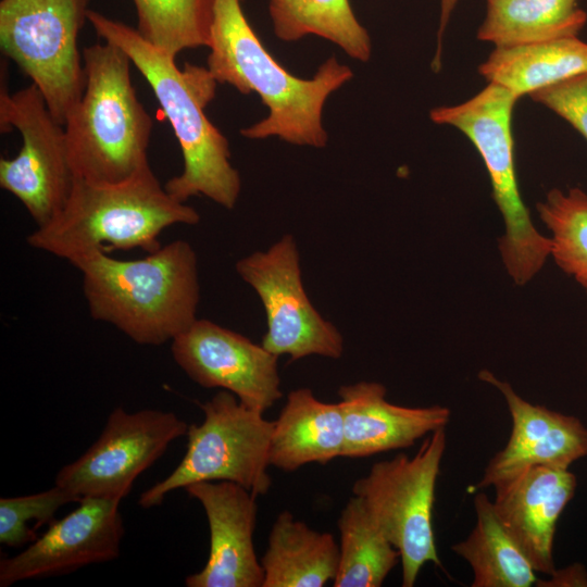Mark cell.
Listing matches in <instances>:
<instances>
[{
    "label": "cell",
    "instance_id": "cell-3",
    "mask_svg": "<svg viewBox=\"0 0 587 587\" xmlns=\"http://www.w3.org/2000/svg\"><path fill=\"white\" fill-rule=\"evenodd\" d=\"M71 264L82 273L90 316L138 345L172 341L197 320L198 259L186 240H174L140 259L95 252Z\"/></svg>",
    "mask_w": 587,
    "mask_h": 587
},
{
    "label": "cell",
    "instance_id": "cell-27",
    "mask_svg": "<svg viewBox=\"0 0 587 587\" xmlns=\"http://www.w3.org/2000/svg\"><path fill=\"white\" fill-rule=\"evenodd\" d=\"M536 209L550 232V257L587 292V193L577 187L566 192L553 188Z\"/></svg>",
    "mask_w": 587,
    "mask_h": 587
},
{
    "label": "cell",
    "instance_id": "cell-30",
    "mask_svg": "<svg viewBox=\"0 0 587 587\" xmlns=\"http://www.w3.org/2000/svg\"><path fill=\"white\" fill-rule=\"evenodd\" d=\"M547 580H538L537 586H587V574L583 565L574 564L565 569L557 570L549 575Z\"/></svg>",
    "mask_w": 587,
    "mask_h": 587
},
{
    "label": "cell",
    "instance_id": "cell-7",
    "mask_svg": "<svg viewBox=\"0 0 587 587\" xmlns=\"http://www.w3.org/2000/svg\"><path fill=\"white\" fill-rule=\"evenodd\" d=\"M204 419L187 430V448L179 464L138 500L145 509L163 503L167 494L199 482H232L254 497L270 490L267 472L274 421L243 405L227 391L201 405Z\"/></svg>",
    "mask_w": 587,
    "mask_h": 587
},
{
    "label": "cell",
    "instance_id": "cell-20",
    "mask_svg": "<svg viewBox=\"0 0 587 587\" xmlns=\"http://www.w3.org/2000/svg\"><path fill=\"white\" fill-rule=\"evenodd\" d=\"M261 565L263 587H322L336 577L339 545L332 534L283 511L273 523Z\"/></svg>",
    "mask_w": 587,
    "mask_h": 587
},
{
    "label": "cell",
    "instance_id": "cell-8",
    "mask_svg": "<svg viewBox=\"0 0 587 587\" xmlns=\"http://www.w3.org/2000/svg\"><path fill=\"white\" fill-rule=\"evenodd\" d=\"M90 0H1L0 47L64 126L86 84L77 39Z\"/></svg>",
    "mask_w": 587,
    "mask_h": 587
},
{
    "label": "cell",
    "instance_id": "cell-24",
    "mask_svg": "<svg viewBox=\"0 0 587 587\" xmlns=\"http://www.w3.org/2000/svg\"><path fill=\"white\" fill-rule=\"evenodd\" d=\"M273 30L283 41L315 35L337 45L350 58L366 62L372 42L349 0H268Z\"/></svg>",
    "mask_w": 587,
    "mask_h": 587
},
{
    "label": "cell",
    "instance_id": "cell-1",
    "mask_svg": "<svg viewBox=\"0 0 587 587\" xmlns=\"http://www.w3.org/2000/svg\"><path fill=\"white\" fill-rule=\"evenodd\" d=\"M88 22L104 41L120 47L148 82L167 117L183 154L184 167L164 188L177 201L204 196L232 210L241 191L239 172L230 163L227 138L205 114L217 82L204 66L185 63L145 40L136 28L89 10Z\"/></svg>",
    "mask_w": 587,
    "mask_h": 587
},
{
    "label": "cell",
    "instance_id": "cell-14",
    "mask_svg": "<svg viewBox=\"0 0 587 587\" xmlns=\"http://www.w3.org/2000/svg\"><path fill=\"white\" fill-rule=\"evenodd\" d=\"M118 500L85 498L21 553L0 560V586L115 560L124 535Z\"/></svg>",
    "mask_w": 587,
    "mask_h": 587
},
{
    "label": "cell",
    "instance_id": "cell-19",
    "mask_svg": "<svg viewBox=\"0 0 587 587\" xmlns=\"http://www.w3.org/2000/svg\"><path fill=\"white\" fill-rule=\"evenodd\" d=\"M344 444L339 402H322L309 388L295 389L274 421L270 464L285 472L309 463L326 464L341 457Z\"/></svg>",
    "mask_w": 587,
    "mask_h": 587
},
{
    "label": "cell",
    "instance_id": "cell-25",
    "mask_svg": "<svg viewBox=\"0 0 587 587\" xmlns=\"http://www.w3.org/2000/svg\"><path fill=\"white\" fill-rule=\"evenodd\" d=\"M339 565L334 587H379L400 552L379 528L364 501L352 496L337 521Z\"/></svg>",
    "mask_w": 587,
    "mask_h": 587
},
{
    "label": "cell",
    "instance_id": "cell-16",
    "mask_svg": "<svg viewBox=\"0 0 587 587\" xmlns=\"http://www.w3.org/2000/svg\"><path fill=\"white\" fill-rule=\"evenodd\" d=\"M184 489L201 503L210 528L208 561L186 577V586L263 587L264 571L253 546L257 497L232 482H199Z\"/></svg>",
    "mask_w": 587,
    "mask_h": 587
},
{
    "label": "cell",
    "instance_id": "cell-15",
    "mask_svg": "<svg viewBox=\"0 0 587 587\" xmlns=\"http://www.w3.org/2000/svg\"><path fill=\"white\" fill-rule=\"evenodd\" d=\"M478 377L501 392L512 427L505 446L490 459L476 489L492 487L532 466L569 470L587 457V427L579 419L528 402L487 370Z\"/></svg>",
    "mask_w": 587,
    "mask_h": 587
},
{
    "label": "cell",
    "instance_id": "cell-10",
    "mask_svg": "<svg viewBox=\"0 0 587 587\" xmlns=\"http://www.w3.org/2000/svg\"><path fill=\"white\" fill-rule=\"evenodd\" d=\"M13 127L21 134L22 146L14 158H1L0 186L25 207L39 227L62 210L74 182L64 126L53 117L36 85L10 93L4 78L0 129L5 134Z\"/></svg>",
    "mask_w": 587,
    "mask_h": 587
},
{
    "label": "cell",
    "instance_id": "cell-23",
    "mask_svg": "<svg viewBox=\"0 0 587 587\" xmlns=\"http://www.w3.org/2000/svg\"><path fill=\"white\" fill-rule=\"evenodd\" d=\"M587 13L577 0H486L477 39L514 47L578 36Z\"/></svg>",
    "mask_w": 587,
    "mask_h": 587
},
{
    "label": "cell",
    "instance_id": "cell-18",
    "mask_svg": "<svg viewBox=\"0 0 587 587\" xmlns=\"http://www.w3.org/2000/svg\"><path fill=\"white\" fill-rule=\"evenodd\" d=\"M386 391L377 382H358L338 389L345 427L341 457L365 458L408 448L446 428L450 421L447 407H402L387 401Z\"/></svg>",
    "mask_w": 587,
    "mask_h": 587
},
{
    "label": "cell",
    "instance_id": "cell-6",
    "mask_svg": "<svg viewBox=\"0 0 587 587\" xmlns=\"http://www.w3.org/2000/svg\"><path fill=\"white\" fill-rule=\"evenodd\" d=\"M517 99L504 87L488 83L460 104L432 109L429 117L462 132L480 154L504 224L499 240L501 260L514 284L523 286L544 267L552 242L535 227L517 185L512 134Z\"/></svg>",
    "mask_w": 587,
    "mask_h": 587
},
{
    "label": "cell",
    "instance_id": "cell-5",
    "mask_svg": "<svg viewBox=\"0 0 587 587\" xmlns=\"http://www.w3.org/2000/svg\"><path fill=\"white\" fill-rule=\"evenodd\" d=\"M86 84L64 124L74 177L115 184L147 165L153 121L132 83L129 57L104 41L83 49Z\"/></svg>",
    "mask_w": 587,
    "mask_h": 587
},
{
    "label": "cell",
    "instance_id": "cell-11",
    "mask_svg": "<svg viewBox=\"0 0 587 587\" xmlns=\"http://www.w3.org/2000/svg\"><path fill=\"white\" fill-rule=\"evenodd\" d=\"M239 277L258 295L266 315L262 346L290 361L310 355L338 359L344 337L314 308L304 289L300 257L292 235L287 234L265 251H254L235 265Z\"/></svg>",
    "mask_w": 587,
    "mask_h": 587
},
{
    "label": "cell",
    "instance_id": "cell-28",
    "mask_svg": "<svg viewBox=\"0 0 587 587\" xmlns=\"http://www.w3.org/2000/svg\"><path fill=\"white\" fill-rule=\"evenodd\" d=\"M76 496L54 485V487L20 497L0 498V542L10 548H20L35 540V532L54 521L57 511L66 503L79 502Z\"/></svg>",
    "mask_w": 587,
    "mask_h": 587
},
{
    "label": "cell",
    "instance_id": "cell-9",
    "mask_svg": "<svg viewBox=\"0 0 587 587\" xmlns=\"http://www.w3.org/2000/svg\"><path fill=\"white\" fill-rule=\"evenodd\" d=\"M446 430L426 436L413 457L404 453L373 464L352 486L388 540L400 552L402 586H414L428 562L442 566L433 527L435 490L446 450Z\"/></svg>",
    "mask_w": 587,
    "mask_h": 587
},
{
    "label": "cell",
    "instance_id": "cell-31",
    "mask_svg": "<svg viewBox=\"0 0 587 587\" xmlns=\"http://www.w3.org/2000/svg\"><path fill=\"white\" fill-rule=\"evenodd\" d=\"M458 3V0H440V21L438 28V45L437 51L433 61V68L437 70L440 67V55H441V41L445 33V28L448 24L450 15Z\"/></svg>",
    "mask_w": 587,
    "mask_h": 587
},
{
    "label": "cell",
    "instance_id": "cell-13",
    "mask_svg": "<svg viewBox=\"0 0 587 587\" xmlns=\"http://www.w3.org/2000/svg\"><path fill=\"white\" fill-rule=\"evenodd\" d=\"M171 352L195 383L227 390L252 410L264 413L283 396L279 357L212 321L197 319L172 340Z\"/></svg>",
    "mask_w": 587,
    "mask_h": 587
},
{
    "label": "cell",
    "instance_id": "cell-17",
    "mask_svg": "<svg viewBox=\"0 0 587 587\" xmlns=\"http://www.w3.org/2000/svg\"><path fill=\"white\" fill-rule=\"evenodd\" d=\"M569 470L532 466L496 483L495 510L537 573L555 571L553 541L563 510L574 497Z\"/></svg>",
    "mask_w": 587,
    "mask_h": 587
},
{
    "label": "cell",
    "instance_id": "cell-21",
    "mask_svg": "<svg viewBox=\"0 0 587 587\" xmlns=\"http://www.w3.org/2000/svg\"><path fill=\"white\" fill-rule=\"evenodd\" d=\"M488 82L517 98L587 73V42L577 36L541 42L496 47L478 66Z\"/></svg>",
    "mask_w": 587,
    "mask_h": 587
},
{
    "label": "cell",
    "instance_id": "cell-29",
    "mask_svg": "<svg viewBox=\"0 0 587 587\" xmlns=\"http://www.w3.org/2000/svg\"><path fill=\"white\" fill-rule=\"evenodd\" d=\"M569 122L587 140V73L528 95Z\"/></svg>",
    "mask_w": 587,
    "mask_h": 587
},
{
    "label": "cell",
    "instance_id": "cell-22",
    "mask_svg": "<svg viewBox=\"0 0 587 587\" xmlns=\"http://www.w3.org/2000/svg\"><path fill=\"white\" fill-rule=\"evenodd\" d=\"M476 523L469 536L451 547L473 571L472 587H532L536 571L483 492L474 497Z\"/></svg>",
    "mask_w": 587,
    "mask_h": 587
},
{
    "label": "cell",
    "instance_id": "cell-12",
    "mask_svg": "<svg viewBox=\"0 0 587 587\" xmlns=\"http://www.w3.org/2000/svg\"><path fill=\"white\" fill-rule=\"evenodd\" d=\"M189 425L173 412L115 408L99 438L75 461L63 466L54 484L78 499L121 501L136 478L149 469Z\"/></svg>",
    "mask_w": 587,
    "mask_h": 587
},
{
    "label": "cell",
    "instance_id": "cell-2",
    "mask_svg": "<svg viewBox=\"0 0 587 587\" xmlns=\"http://www.w3.org/2000/svg\"><path fill=\"white\" fill-rule=\"evenodd\" d=\"M242 1L215 0L207 59L217 84H228L243 95L255 92L268 109L265 118L240 134L249 139L278 137L291 145L325 147L324 104L353 72L330 57L310 79L292 75L263 46L245 16Z\"/></svg>",
    "mask_w": 587,
    "mask_h": 587
},
{
    "label": "cell",
    "instance_id": "cell-4",
    "mask_svg": "<svg viewBox=\"0 0 587 587\" xmlns=\"http://www.w3.org/2000/svg\"><path fill=\"white\" fill-rule=\"evenodd\" d=\"M199 213L174 199L162 186L150 164L128 179L93 184L74 177L62 210L37 227L27 243L70 263L95 253L139 248L158 250L159 237L170 226L197 225Z\"/></svg>",
    "mask_w": 587,
    "mask_h": 587
},
{
    "label": "cell",
    "instance_id": "cell-26",
    "mask_svg": "<svg viewBox=\"0 0 587 587\" xmlns=\"http://www.w3.org/2000/svg\"><path fill=\"white\" fill-rule=\"evenodd\" d=\"M139 35L176 58L187 49L210 47L215 0H133Z\"/></svg>",
    "mask_w": 587,
    "mask_h": 587
}]
</instances>
